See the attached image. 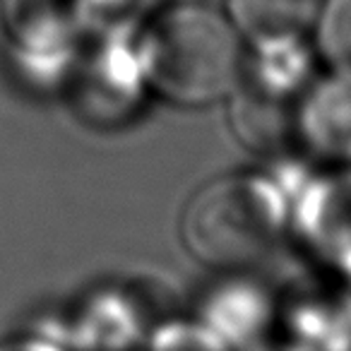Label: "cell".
<instances>
[{
  "mask_svg": "<svg viewBox=\"0 0 351 351\" xmlns=\"http://www.w3.org/2000/svg\"><path fill=\"white\" fill-rule=\"evenodd\" d=\"M289 234L313 267L351 279V166H325L291 193Z\"/></svg>",
  "mask_w": 351,
  "mask_h": 351,
  "instance_id": "277c9868",
  "label": "cell"
},
{
  "mask_svg": "<svg viewBox=\"0 0 351 351\" xmlns=\"http://www.w3.org/2000/svg\"><path fill=\"white\" fill-rule=\"evenodd\" d=\"M0 351H65L60 344L41 337H20V339L0 341Z\"/></svg>",
  "mask_w": 351,
  "mask_h": 351,
  "instance_id": "5bb4252c",
  "label": "cell"
},
{
  "mask_svg": "<svg viewBox=\"0 0 351 351\" xmlns=\"http://www.w3.org/2000/svg\"><path fill=\"white\" fill-rule=\"evenodd\" d=\"M156 5V0H77L82 36L132 39Z\"/></svg>",
  "mask_w": 351,
  "mask_h": 351,
  "instance_id": "7c38bea8",
  "label": "cell"
},
{
  "mask_svg": "<svg viewBox=\"0 0 351 351\" xmlns=\"http://www.w3.org/2000/svg\"><path fill=\"white\" fill-rule=\"evenodd\" d=\"M3 22L10 39L39 56H68L82 44L77 0H3Z\"/></svg>",
  "mask_w": 351,
  "mask_h": 351,
  "instance_id": "ba28073f",
  "label": "cell"
},
{
  "mask_svg": "<svg viewBox=\"0 0 351 351\" xmlns=\"http://www.w3.org/2000/svg\"><path fill=\"white\" fill-rule=\"evenodd\" d=\"M149 97L178 108L226 101L243 75L245 41L226 10L205 0L159 3L132 36Z\"/></svg>",
  "mask_w": 351,
  "mask_h": 351,
  "instance_id": "6da1fadb",
  "label": "cell"
},
{
  "mask_svg": "<svg viewBox=\"0 0 351 351\" xmlns=\"http://www.w3.org/2000/svg\"><path fill=\"white\" fill-rule=\"evenodd\" d=\"M311 44L322 68L351 75V0H320Z\"/></svg>",
  "mask_w": 351,
  "mask_h": 351,
  "instance_id": "8fae6325",
  "label": "cell"
},
{
  "mask_svg": "<svg viewBox=\"0 0 351 351\" xmlns=\"http://www.w3.org/2000/svg\"><path fill=\"white\" fill-rule=\"evenodd\" d=\"M320 0H226V15L245 44L284 36H311Z\"/></svg>",
  "mask_w": 351,
  "mask_h": 351,
  "instance_id": "9c48e42d",
  "label": "cell"
},
{
  "mask_svg": "<svg viewBox=\"0 0 351 351\" xmlns=\"http://www.w3.org/2000/svg\"><path fill=\"white\" fill-rule=\"evenodd\" d=\"M217 332H212L205 322L195 320H169L156 325L152 337V351H231Z\"/></svg>",
  "mask_w": 351,
  "mask_h": 351,
  "instance_id": "4fadbf2b",
  "label": "cell"
},
{
  "mask_svg": "<svg viewBox=\"0 0 351 351\" xmlns=\"http://www.w3.org/2000/svg\"><path fill=\"white\" fill-rule=\"evenodd\" d=\"M277 296V325L301 349L344 351L351 346V279L313 267Z\"/></svg>",
  "mask_w": 351,
  "mask_h": 351,
  "instance_id": "5b68a950",
  "label": "cell"
},
{
  "mask_svg": "<svg viewBox=\"0 0 351 351\" xmlns=\"http://www.w3.org/2000/svg\"><path fill=\"white\" fill-rule=\"evenodd\" d=\"M68 80L75 116L94 128L125 125L152 99L132 39H82L70 60Z\"/></svg>",
  "mask_w": 351,
  "mask_h": 351,
  "instance_id": "3957f363",
  "label": "cell"
},
{
  "mask_svg": "<svg viewBox=\"0 0 351 351\" xmlns=\"http://www.w3.org/2000/svg\"><path fill=\"white\" fill-rule=\"evenodd\" d=\"M296 145L325 166H351V75L325 70L293 108Z\"/></svg>",
  "mask_w": 351,
  "mask_h": 351,
  "instance_id": "8992f818",
  "label": "cell"
},
{
  "mask_svg": "<svg viewBox=\"0 0 351 351\" xmlns=\"http://www.w3.org/2000/svg\"><path fill=\"white\" fill-rule=\"evenodd\" d=\"M291 193L279 178L236 171L191 195L178 234L186 253L215 272H245L267 260L289 234Z\"/></svg>",
  "mask_w": 351,
  "mask_h": 351,
  "instance_id": "7a4b0ae2",
  "label": "cell"
},
{
  "mask_svg": "<svg viewBox=\"0 0 351 351\" xmlns=\"http://www.w3.org/2000/svg\"><path fill=\"white\" fill-rule=\"evenodd\" d=\"M82 346L99 351H123L140 337V311L121 291H97L82 303L80 311Z\"/></svg>",
  "mask_w": 351,
  "mask_h": 351,
  "instance_id": "30bf717a",
  "label": "cell"
},
{
  "mask_svg": "<svg viewBox=\"0 0 351 351\" xmlns=\"http://www.w3.org/2000/svg\"><path fill=\"white\" fill-rule=\"evenodd\" d=\"M197 320L231 346L258 344L267 327L277 325V296L245 272H226L224 282L205 293Z\"/></svg>",
  "mask_w": 351,
  "mask_h": 351,
  "instance_id": "52a82bcc",
  "label": "cell"
}]
</instances>
